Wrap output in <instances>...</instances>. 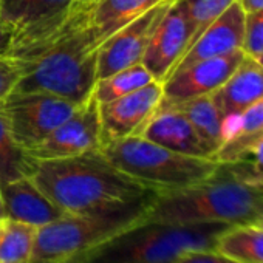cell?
<instances>
[{
    "mask_svg": "<svg viewBox=\"0 0 263 263\" xmlns=\"http://www.w3.org/2000/svg\"><path fill=\"white\" fill-rule=\"evenodd\" d=\"M91 7L93 0H74L59 25L10 53L24 67L14 91H45L76 104L91 96L99 48Z\"/></svg>",
    "mask_w": 263,
    "mask_h": 263,
    "instance_id": "obj_1",
    "label": "cell"
},
{
    "mask_svg": "<svg viewBox=\"0 0 263 263\" xmlns=\"http://www.w3.org/2000/svg\"><path fill=\"white\" fill-rule=\"evenodd\" d=\"M30 178L65 214L113 209L154 194L119 172L99 151L37 161Z\"/></svg>",
    "mask_w": 263,
    "mask_h": 263,
    "instance_id": "obj_2",
    "label": "cell"
},
{
    "mask_svg": "<svg viewBox=\"0 0 263 263\" xmlns=\"http://www.w3.org/2000/svg\"><path fill=\"white\" fill-rule=\"evenodd\" d=\"M261 211L263 184L245 178L234 164H220L201 183L155 194L144 221L251 224Z\"/></svg>",
    "mask_w": 263,
    "mask_h": 263,
    "instance_id": "obj_3",
    "label": "cell"
},
{
    "mask_svg": "<svg viewBox=\"0 0 263 263\" xmlns=\"http://www.w3.org/2000/svg\"><path fill=\"white\" fill-rule=\"evenodd\" d=\"M155 194L113 209L65 214L39 228L28 263H62L93 252L121 232L143 223Z\"/></svg>",
    "mask_w": 263,
    "mask_h": 263,
    "instance_id": "obj_4",
    "label": "cell"
},
{
    "mask_svg": "<svg viewBox=\"0 0 263 263\" xmlns=\"http://www.w3.org/2000/svg\"><path fill=\"white\" fill-rule=\"evenodd\" d=\"M231 226L143 221L87 254V263H175L186 252L214 249L217 238Z\"/></svg>",
    "mask_w": 263,
    "mask_h": 263,
    "instance_id": "obj_5",
    "label": "cell"
},
{
    "mask_svg": "<svg viewBox=\"0 0 263 263\" xmlns=\"http://www.w3.org/2000/svg\"><path fill=\"white\" fill-rule=\"evenodd\" d=\"M99 152L119 172L157 194L201 183L220 166L215 160L178 154L141 135L107 143Z\"/></svg>",
    "mask_w": 263,
    "mask_h": 263,
    "instance_id": "obj_6",
    "label": "cell"
},
{
    "mask_svg": "<svg viewBox=\"0 0 263 263\" xmlns=\"http://www.w3.org/2000/svg\"><path fill=\"white\" fill-rule=\"evenodd\" d=\"M79 104L45 91H13L0 107L13 138L28 152L37 147Z\"/></svg>",
    "mask_w": 263,
    "mask_h": 263,
    "instance_id": "obj_7",
    "label": "cell"
},
{
    "mask_svg": "<svg viewBox=\"0 0 263 263\" xmlns=\"http://www.w3.org/2000/svg\"><path fill=\"white\" fill-rule=\"evenodd\" d=\"M172 2L174 0H164V2L158 4L143 16L113 33L99 45L96 61V81L127 67L141 64L151 37Z\"/></svg>",
    "mask_w": 263,
    "mask_h": 263,
    "instance_id": "obj_8",
    "label": "cell"
},
{
    "mask_svg": "<svg viewBox=\"0 0 263 263\" xmlns=\"http://www.w3.org/2000/svg\"><path fill=\"white\" fill-rule=\"evenodd\" d=\"M99 104L91 95L30 154L37 161L78 157L101 149Z\"/></svg>",
    "mask_w": 263,
    "mask_h": 263,
    "instance_id": "obj_9",
    "label": "cell"
},
{
    "mask_svg": "<svg viewBox=\"0 0 263 263\" xmlns=\"http://www.w3.org/2000/svg\"><path fill=\"white\" fill-rule=\"evenodd\" d=\"M163 98V82L154 81L125 96L99 105L101 147L116 140L140 135Z\"/></svg>",
    "mask_w": 263,
    "mask_h": 263,
    "instance_id": "obj_10",
    "label": "cell"
},
{
    "mask_svg": "<svg viewBox=\"0 0 263 263\" xmlns=\"http://www.w3.org/2000/svg\"><path fill=\"white\" fill-rule=\"evenodd\" d=\"M191 25L181 0H174L146 48L141 64L155 81L164 82L189 48Z\"/></svg>",
    "mask_w": 263,
    "mask_h": 263,
    "instance_id": "obj_11",
    "label": "cell"
},
{
    "mask_svg": "<svg viewBox=\"0 0 263 263\" xmlns=\"http://www.w3.org/2000/svg\"><path fill=\"white\" fill-rule=\"evenodd\" d=\"M243 58V50H238L224 56L198 61L175 71L163 82L164 101L180 102L212 95L229 79Z\"/></svg>",
    "mask_w": 263,
    "mask_h": 263,
    "instance_id": "obj_12",
    "label": "cell"
},
{
    "mask_svg": "<svg viewBox=\"0 0 263 263\" xmlns=\"http://www.w3.org/2000/svg\"><path fill=\"white\" fill-rule=\"evenodd\" d=\"M73 2L74 0H0V16L13 33L11 51L59 25Z\"/></svg>",
    "mask_w": 263,
    "mask_h": 263,
    "instance_id": "obj_13",
    "label": "cell"
},
{
    "mask_svg": "<svg viewBox=\"0 0 263 263\" xmlns=\"http://www.w3.org/2000/svg\"><path fill=\"white\" fill-rule=\"evenodd\" d=\"M245 11L238 0L215 19L184 53L172 74L198 61L224 56L241 50L245 37Z\"/></svg>",
    "mask_w": 263,
    "mask_h": 263,
    "instance_id": "obj_14",
    "label": "cell"
},
{
    "mask_svg": "<svg viewBox=\"0 0 263 263\" xmlns=\"http://www.w3.org/2000/svg\"><path fill=\"white\" fill-rule=\"evenodd\" d=\"M140 135L178 154L198 158H211L189 119L175 105L166 102L164 99L147 121V124L143 127Z\"/></svg>",
    "mask_w": 263,
    "mask_h": 263,
    "instance_id": "obj_15",
    "label": "cell"
},
{
    "mask_svg": "<svg viewBox=\"0 0 263 263\" xmlns=\"http://www.w3.org/2000/svg\"><path fill=\"white\" fill-rule=\"evenodd\" d=\"M5 217L27 223L36 229L61 218L65 212L58 208L30 177L2 184Z\"/></svg>",
    "mask_w": 263,
    "mask_h": 263,
    "instance_id": "obj_16",
    "label": "cell"
},
{
    "mask_svg": "<svg viewBox=\"0 0 263 263\" xmlns=\"http://www.w3.org/2000/svg\"><path fill=\"white\" fill-rule=\"evenodd\" d=\"M212 98L223 121L238 116L263 98V65L257 59L245 56L229 79L212 93Z\"/></svg>",
    "mask_w": 263,
    "mask_h": 263,
    "instance_id": "obj_17",
    "label": "cell"
},
{
    "mask_svg": "<svg viewBox=\"0 0 263 263\" xmlns=\"http://www.w3.org/2000/svg\"><path fill=\"white\" fill-rule=\"evenodd\" d=\"M224 144L215 155L220 164L245 160L249 149L263 137V98L243 110L238 116L223 121Z\"/></svg>",
    "mask_w": 263,
    "mask_h": 263,
    "instance_id": "obj_18",
    "label": "cell"
},
{
    "mask_svg": "<svg viewBox=\"0 0 263 263\" xmlns=\"http://www.w3.org/2000/svg\"><path fill=\"white\" fill-rule=\"evenodd\" d=\"M164 99V98H163ZM167 102V101H166ZM175 105L192 124L194 130L208 154L212 160H215L217 152L224 144L223 134V116L212 98V95H204L180 102H169Z\"/></svg>",
    "mask_w": 263,
    "mask_h": 263,
    "instance_id": "obj_19",
    "label": "cell"
},
{
    "mask_svg": "<svg viewBox=\"0 0 263 263\" xmlns=\"http://www.w3.org/2000/svg\"><path fill=\"white\" fill-rule=\"evenodd\" d=\"M161 2L164 0H93L90 21L99 45Z\"/></svg>",
    "mask_w": 263,
    "mask_h": 263,
    "instance_id": "obj_20",
    "label": "cell"
},
{
    "mask_svg": "<svg viewBox=\"0 0 263 263\" xmlns=\"http://www.w3.org/2000/svg\"><path fill=\"white\" fill-rule=\"evenodd\" d=\"M214 249L240 263H263V229L234 224L217 238Z\"/></svg>",
    "mask_w": 263,
    "mask_h": 263,
    "instance_id": "obj_21",
    "label": "cell"
},
{
    "mask_svg": "<svg viewBox=\"0 0 263 263\" xmlns=\"http://www.w3.org/2000/svg\"><path fill=\"white\" fill-rule=\"evenodd\" d=\"M37 160L24 149L11 135L8 122L0 111V183L31 177Z\"/></svg>",
    "mask_w": 263,
    "mask_h": 263,
    "instance_id": "obj_22",
    "label": "cell"
},
{
    "mask_svg": "<svg viewBox=\"0 0 263 263\" xmlns=\"http://www.w3.org/2000/svg\"><path fill=\"white\" fill-rule=\"evenodd\" d=\"M36 231V228L10 217L0 218V263H28Z\"/></svg>",
    "mask_w": 263,
    "mask_h": 263,
    "instance_id": "obj_23",
    "label": "cell"
},
{
    "mask_svg": "<svg viewBox=\"0 0 263 263\" xmlns=\"http://www.w3.org/2000/svg\"><path fill=\"white\" fill-rule=\"evenodd\" d=\"M154 81L155 79L147 71V68L143 64H137L124 70H119L107 78L98 79L91 95L95 96L98 104L102 105L135 91Z\"/></svg>",
    "mask_w": 263,
    "mask_h": 263,
    "instance_id": "obj_24",
    "label": "cell"
},
{
    "mask_svg": "<svg viewBox=\"0 0 263 263\" xmlns=\"http://www.w3.org/2000/svg\"><path fill=\"white\" fill-rule=\"evenodd\" d=\"M181 2L191 25V48L200 34L237 0H181Z\"/></svg>",
    "mask_w": 263,
    "mask_h": 263,
    "instance_id": "obj_25",
    "label": "cell"
},
{
    "mask_svg": "<svg viewBox=\"0 0 263 263\" xmlns=\"http://www.w3.org/2000/svg\"><path fill=\"white\" fill-rule=\"evenodd\" d=\"M241 50L245 56L252 59H258L263 54V10L246 14Z\"/></svg>",
    "mask_w": 263,
    "mask_h": 263,
    "instance_id": "obj_26",
    "label": "cell"
},
{
    "mask_svg": "<svg viewBox=\"0 0 263 263\" xmlns=\"http://www.w3.org/2000/svg\"><path fill=\"white\" fill-rule=\"evenodd\" d=\"M24 67L14 56H0V107L22 79Z\"/></svg>",
    "mask_w": 263,
    "mask_h": 263,
    "instance_id": "obj_27",
    "label": "cell"
},
{
    "mask_svg": "<svg viewBox=\"0 0 263 263\" xmlns=\"http://www.w3.org/2000/svg\"><path fill=\"white\" fill-rule=\"evenodd\" d=\"M175 263H240V261L224 254H220L215 249H201V251L186 252Z\"/></svg>",
    "mask_w": 263,
    "mask_h": 263,
    "instance_id": "obj_28",
    "label": "cell"
},
{
    "mask_svg": "<svg viewBox=\"0 0 263 263\" xmlns=\"http://www.w3.org/2000/svg\"><path fill=\"white\" fill-rule=\"evenodd\" d=\"M248 157H251V161L249 163L258 172V175L263 178V137L258 141H255V144L249 149L246 158Z\"/></svg>",
    "mask_w": 263,
    "mask_h": 263,
    "instance_id": "obj_29",
    "label": "cell"
},
{
    "mask_svg": "<svg viewBox=\"0 0 263 263\" xmlns=\"http://www.w3.org/2000/svg\"><path fill=\"white\" fill-rule=\"evenodd\" d=\"M13 45V33L5 25L2 16H0V56H7L11 51Z\"/></svg>",
    "mask_w": 263,
    "mask_h": 263,
    "instance_id": "obj_30",
    "label": "cell"
},
{
    "mask_svg": "<svg viewBox=\"0 0 263 263\" xmlns=\"http://www.w3.org/2000/svg\"><path fill=\"white\" fill-rule=\"evenodd\" d=\"M238 4L243 8L245 14L263 10V0H238Z\"/></svg>",
    "mask_w": 263,
    "mask_h": 263,
    "instance_id": "obj_31",
    "label": "cell"
},
{
    "mask_svg": "<svg viewBox=\"0 0 263 263\" xmlns=\"http://www.w3.org/2000/svg\"><path fill=\"white\" fill-rule=\"evenodd\" d=\"M5 217V203H4V194H2V183H0V218Z\"/></svg>",
    "mask_w": 263,
    "mask_h": 263,
    "instance_id": "obj_32",
    "label": "cell"
},
{
    "mask_svg": "<svg viewBox=\"0 0 263 263\" xmlns=\"http://www.w3.org/2000/svg\"><path fill=\"white\" fill-rule=\"evenodd\" d=\"M62 263H87V255H81V257H76V258L62 261Z\"/></svg>",
    "mask_w": 263,
    "mask_h": 263,
    "instance_id": "obj_33",
    "label": "cell"
},
{
    "mask_svg": "<svg viewBox=\"0 0 263 263\" xmlns=\"http://www.w3.org/2000/svg\"><path fill=\"white\" fill-rule=\"evenodd\" d=\"M251 224H254V226H258V228H261V229H263V211L258 214V217H257V218H255V220H254Z\"/></svg>",
    "mask_w": 263,
    "mask_h": 263,
    "instance_id": "obj_34",
    "label": "cell"
},
{
    "mask_svg": "<svg viewBox=\"0 0 263 263\" xmlns=\"http://www.w3.org/2000/svg\"><path fill=\"white\" fill-rule=\"evenodd\" d=\"M257 61H258V62H260V65H263V54H261V56H260V58H258V59H257Z\"/></svg>",
    "mask_w": 263,
    "mask_h": 263,
    "instance_id": "obj_35",
    "label": "cell"
}]
</instances>
